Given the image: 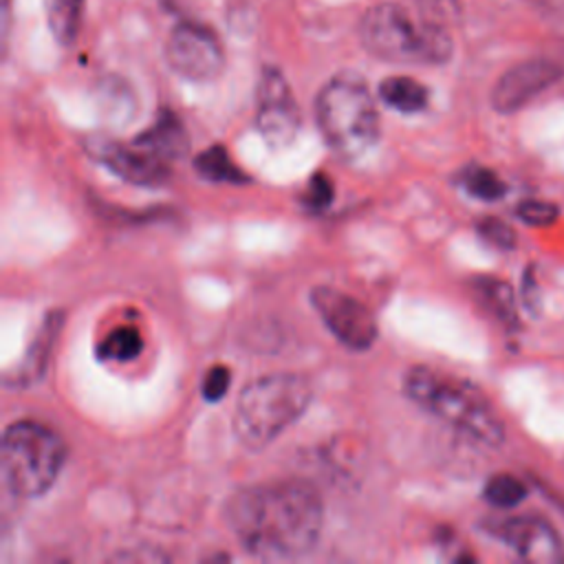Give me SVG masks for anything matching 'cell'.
<instances>
[{"label":"cell","mask_w":564,"mask_h":564,"mask_svg":"<svg viewBox=\"0 0 564 564\" xmlns=\"http://www.w3.org/2000/svg\"><path fill=\"white\" fill-rule=\"evenodd\" d=\"M225 518L229 531L256 557L293 560L306 555L322 531L319 494L304 480H278L236 491Z\"/></svg>","instance_id":"6da1fadb"},{"label":"cell","mask_w":564,"mask_h":564,"mask_svg":"<svg viewBox=\"0 0 564 564\" xmlns=\"http://www.w3.org/2000/svg\"><path fill=\"white\" fill-rule=\"evenodd\" d=\"M311 383L297 372L258 377L240 392L234 408V434L247 449L273 443L308 408Z\"/></svg>","instance_id":"7a4b0ae2"},{"label":"cell","mask_w":564,"mask_h":564,"mask_svg":"<svg viewBox=\"0 0 564 564\" xmlns=\"http://www.w3.org/2000/svg\"><path fill=\"white\" fill-rule=\"evenodd\" d=\"M359 37L370 55L397 64H443L454 48L447 26L425 18L416 22L397 2L370 7L359 22Z\"/></svg>","instance_id":"3957f363"},{"label":"cell","mask_w":564,"mask_h":564,"mask_svg":"<svg viewBox=\"0 0 564 564\" xmlns=\"http://www.w3.org/2000/svg\"><path fill=\"white\" fill-rule=\"evenodd\" d=\"M403 390L414 403L471 438L485 445H500L505 441L502 421L469 383L427 366H416L405 375Z\"/></svg>","instance_id":"277c9868"},{"label":"cell","mask_w":564,"mask_h":564,"mask_svg":"<svg viewBox=\"0 0 564 564\" xmlns=\"http://www.w3.org/2000/svg\"><path fill=\"white\" fill-rule=\"evenodd\" d=\"M315 117L328 148L357 159L379 139V110L368 86L355 75L333 77L315 99Z\"/></svg>","instance_id":"5b68a950"},{"label":"cell","mask_w":564,"mask_h":564,"mask_svg":"<svg viewBox=\"0 0 564 564\" xmlns=\"http://www.w3.org/2000/svg\"><path fill=\"white\" fill-rule=\"evenodd\" d=\"M64 460V441L42 423L15 421L2 434V482L18 498L42 496L55 482Z\"/></svg>","instance_id":"8992f818"},{"label":"cell","mask_w":564,"mask_h":564,"mask_svg":"<svg viewBox=\"0 0 564 564\" xmlns=\"http://www.w3.org/2000/svg\"><path fill=\"white\" fill-rule=\"evenodd\" d=\"M170 68L189 82H209L225 68V51L218 35L196 22H181L165 42Z\"/></svg>","instance_id":"52a82bcc"},{"label":"cell","mask_w":564,"mask_h":564,"mask_svg":"<svg viewBox=\"0 0 564 564\" xmlns=\"http://www.w3.org/2000/svg\"><path fill=\"white\" fill-rule=\"evenodd\" d=\"M311 304L346 348L361 352L377 341V319L359 300L333 286H317L311 293Z\"/></svg>","instance_id":"ba28073f"},{"label":"cell","mask_w":564,"mask_h":564,"mask_svg":"<svg viewBox=\"0 0 564 564\" xmlns=\"http://www.w3.org/2000/svg\"><path fill=\"white\" fill-rule=\"evenodd\" d=\"M256 123L264 141L273 148L289 145L300 128L297 101L284 75L273 66H264L260 73Z\"/></svg>","instance_id":"9c48e42d"},{"label":"cell","mask_w":564,"mask_h":564,"mask_svg":"<svg viewBox=\"0 0 564 564\" xmlns=\"http://www.w3.org/2000/svg\"><path fill=\"white\" fill-rule=\"evenodd\" d=\"M564 75V68L555 59H527L509 68L491 90L494 110L509 115L524 108L531 99L544 93Z\"/></svg>","instance_id":"30bf717a"},{"label":"cell","mask_w":564,"mask_h":564,"mask_svg":"<svg viewBox=\"0 0 564 564\" xmlns=\"http://www.w3.org/2000/svg\"><path fill=\"white\" fill-rule=\"evenodd\" d=\"M496 535L522 560L533 564H562L564 542L560 533L538 516H516L494 527Z\"/></svg>","instance_id":"8fae6325"},{"label":"cell","mask_w":564,"mask_h":564,"mask_svg":"<svg viewBox=\"0 0 564 564\" xmlns=\"http://www.w3.org/2000/svg\"><path fill=\"white\" fill-rule=\"evenodd\" d=\"M88 148L104 165L130 183L163 185L170 178V163L143 150L134 141L132 145H121L110 139H93Z\"/></svg>","instance_id":"7c38bea8"},{"label":"cell","mask_w":564,"mask_h":564,"mask_svg":"<svg viewBox=\"0 0 564 564\" xmlns=\"http://www.w3.org/2000/svg\"><path fill=\"white\" fill-rule=\"evenodd\" d=\"M59 326H62V317L59 315H48L42 322L35 339L26 348L24 359L13 370V379H7V383H11V386H29V383H33V381H37L42 377V372H44V368L48 364L53 344L57 339Z\"/></svg>","instance_id":"4fadbf2b"},{"label":"cell","mask_w":564,"mask_h":564,"mask_svg":"<svg viewBox=\"0 0 564 564\" xmlns=\"http://www.w3.org/2000/svg\"><path fill=\"white\" fill-rule=\"evenodd\" d=\"M134 143L165 161H172L187 150V134L178 117L163 110L154 123L134 139Z\"/></svg>","instance_id":"5bb4252c"},{"label":"cell","mask_w":564,"mask_h":564,"mask_svg":"<svg viewBox=\"0 0 564 564\" xmlns=\"http://www.w3.org/2000/svg\"><path fill=\"white\" fill-rule=\"evenodd\" d=\"M84 2L86 0H44V13L48 29L57 44L70 46L75 44L82 20H84Z\"/></svg>","instance_id":"9a60e30c"},{"label":"cell","mask_w":564,"mask_h":564,"mask_svg":"<svg viewBox=\"0 0 564 564\" xmlns=\"http://www.w3.org/2000/svg\"><path fill=\"white\" fill-rule=\"evenodd\" d=\"M379 97L399 112H419L427 106V90L412 77H388L379 84Z\"/></svg>","instance_id":"2e32d148"},{"label":"cell","mask_w":564,"mask_h":564,"mask_svg":"<svg viewBox=\"0 0 564 564\" xmlns=\"http://www.w3.org/2000/svg\"><path fill=\"white\" fill-rule=\"evenodd\" d=\"M474 291L480 302L507 326H516V300L513 291L505 280L498 278H476Z\"/></svg>","instance_id":"e0dca14e"},{"label":"cell","mask_w":564,"mask_h":564,"mask_svg":"<svg viewBox=\"0 0 564 564\" xmlns=\"http://www.w3.org/2000/svg\"><path fill=\"white\" fill-rule=\"evenodd\" d=\"M196 172L209 181H227V183H242L245 174L242 170L231 161L227 150L223 145H212L203 150L194 159Z\"/></svg>","instance_id":"ac0fdd59"},{"label":"cell","mask_w":564,"mask_h":564,"mask_svg":"<svg viewBox=\"0 0 564 564\" xmlns=\"http://www.w3.org/2000/svg\"><path fill=\"white\" fill-rule=\"evenodd\" d=\"M141 348H143V339L137 328L117 326L99 344V355L110 361H130L141 352Z\"/></svg>","instance_id":"d6986e66"},{"label":"cell","mask_w":564,"mask_h":564,"mask_svg":"<svg viewBox=\"0 0 564 564\" xmlns=\"http://www.w3.org/2000/svg\"><path fill=\"white\" fill-rule=\"evenodd\" d=\"M482 496L496 509H513V507H518L524 500L527 489H524V485L516 476H511V474H496V476H491L487 480Z\"/></svg>","instance_id":"ffe728a7"},{"label":"cell","mask_w":564,"mask_h":564,"mask_svg":"<svg viewBox=\"0 0 564 564\" xmlns=\"http://www.w3.org/2000/svg\"><path fill=\"white\" fill-rule=\"evenodd\" d=\"M463 185L471 196L489 203L502 198L507 192V185L500 181V176L487 167H469L463 174Z\"/></svg>","instance_id":"44dd1931"},{"label":"cell","mask_w":564,"mask_h":564,"mask_svg":"<svg viewBox=\"0 0 564 564\" xmlns=\"http://www.w3.org/2000/svg\"><path fill=\"white\" fill-rule=\"evenodd\" d=\"M516 216L524 223V225H531V227H549L557 220L560 216V209L557 205L553 203H546V200H522L518 207H516Z\"/></svg>","instance_id":"7402d4cb"},{"label":"cell","mask_w":564,"mask_h":564,"mask_svg":"<svg viewBox=\"0 0 564 564\" xmlns=\"http://www.w3.org/2000/svg\"><path fill=\"white\" fill-rule=\"evenodd\" d=\"M476 229L482 236V240H487L496 249H513L516 247V231L500 218H494V216L482 218V220H478Z\"/></svg>","instance_id":"603a6c76"},{"label":"cell","mask_w":564,"mask_h":564,"mask_svg":"<svg viewBox=\"0 0 564 564\" xmlns=\"http://www.w3.org/2000/svg\"><path fill=\"white\" fill-rule=\"evenodd\" d=\"M333 200V183L326 178V174H313L302 192V203L311 212H322Z\"/></svg>","instance_id":"cb8c5ba5"},{"label":"cell","mask_w":564,"mask_h":564,"mask_svg":"<svg viewBox=\"0 0 564 564\" xmlns=\"http://www.w3.org/2000/svg\"><path fill=\"white\" fill-rule=\"evenodd\" d=\"M421 18L447 26L449 20L458 18V0H416Z\"/></svg>","instance_id":"d4e9b609"},{"label":"cell","mask_w":564,"mask_h":564,"mask_svg":"<svg viewBox=\"0 0 564 564\" xmlns=\"http://www.w3.org/2000/svg\"><path fill=\"white\" fill-rule=\"evenodd\" d=\"M231 383V372L225 366H214L203 379V394L207 401H220Z\"/></svg>","instance_id":"484cf974"},{"label":"cell","mask_w":564,"mask_h":564,"mask_svg":"<svg viewBox=\"0 0 564 564\" xmlns=\"http://www.w3.org/2000/svg\"><path fill=\"white\" fill-rule=\"evenodd\" d=\"M522 300H524V306L531 311V313H538L540 311V286L533 278V271L527 269L524 271V280H522V291H520Z\"/></svg>","instance_id":"4316f807"}]
</instances>
